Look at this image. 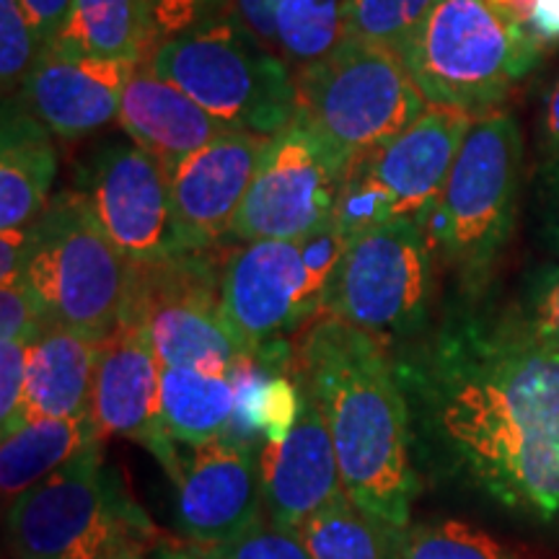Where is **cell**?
<instances>
[{"label": "cell", "mask_w": 559, "mask_h": 559, "mask_svg": "<svg viewBox=\"0 0 559 559\" xmlns=\"http://www.w3.org/2000/svg\"><path fill=\"white\" fill-rule=\"evenodd\" d=\"M45 324L47 313L24 277L0 285V340L32 342Z\"/></svg>", "instance_id": "obj_33"}, {"label": "cell", "mask_w": 559, "mask_h": 559, "mask_svg": "<svg viewBox=\"0 0 559 559\" xmlns=\"http://www.w3.org/2000/svg\"><path fill=\"white\" fill-rule=\"evenodd\" d=\"M160 362L138 324L120 321L99 342L91 417L102 438L120 436L151 451L160 469L177 479L185 453L166 432L160 415Z\"/></svg>", "instance_id": "obj_17"}, {"label": "cell", "mask_w": 559, "mask_h": 559, "mask_svg": "<svg viewBox=\"0 0 559 559\" xmlns=\"http://www.w3.org/2000/svg\"><path fill=\"white\" fill-rule=\"evenodd\" d=\"M296 534L313 559H400L402 531L370 519L349 495L311 515Z\"/></svg>", "instance_id": "obj_26"}, {"label": "cell", "mask_w": 559, "mask_h": 559, "mask_svg": "<svg viewBox=\"0 0 559 559\" xmlns=\"http://www.w3.org/2000/svg\"><path fill=\"white\" fill-rule=\"evenodd\" d=\"M544 230H547L551 249L559 254V158L551 164L544 192Z\"/></svg>", "instance_id": "obj_40"}, {"label": "cell", "mask_w": 559, "mask_h": 559, "mask_svg": "<svg viewBox=\"0 0 559 559\" xmlns=\"http://www.w3.org/2000/svg\"><path fill=\"white\" fill-rule=\"evenodd\" d=\"M148 549H151L148 544H140V547H132V549H128V551H122V555L117 557V559H151V557H148V555H151Z\"/></svg>", "instance_id": "obj_44"}, {"label": "cell", "mask_w": 559, "mask_h": 559, "mask_svg": "<svg viewBox=\"0 0 559 559\" xmlns=\"http://www.w3.org/2000/svg\"><path fill=\"white\" fill-rule=\"evenodd\" d=\"M21 5H24L26 16H29L32 26L37 29L41 47H47L66 29L73 0H21Z\"/></svg>", "instance_id": "obj_37"}, {"label": "cell", "mask_w": 559, "mask_h": 559, "mask_svg": "<svg viewBox=\"0 0 559 559\" xmlns=\"http://www.w3.org/2000/svg\"><path fill=\"white\" fill-rule=\"evenodd\" d=\"M9 536L16 559H117L140 544L153 547L158 528L99 438L11 502Z\"/></svg>", "instance_id": "obj_4"}, {"label": "cell", "mask_w": 559, "mask_h": 559, "mask_svg": "<svg viewBox=\"0 0 559 559\" xmlns=\"http://www.w3.org/2000/svg\"><path fill=\"white\" fill-rule=\"evenodd\" d=\"M96 358H99V342L47 319L37 337L29 342L24 402L11 430L37 417L88 415Z\"/></svg>", "instance_id": "obj_21"}, {"label": "cell", "mask_w": 559, "mask_h": 559, "mask_svg": "<svg viewBox=\"0 0 559 559\" xmlns=\"http://www.w3.org/2000/svg\"><path fill=\"white\" fill-rule=\"evenodd\" d=\"M342 177L300 124L270 138L230 241H298L334 223Z\"/></svg>", "instance_id": "obj_13"}, {"label": "cell", "mask_w": 559, "mask_h": 559, "mask_svg": "<svg viewBox=\"0 0 559 559\" xmlns=\"http://www.w3.org/2000/svg\"><path fill=\"white\" fill-rule=\"evenodd\" d=\"M400 559H515L506 544L464 521L412 523L400 536Z\"/></svg>", "instance_id": "obj_28"}, {"label": "cell", "mask_w": 559, "mask_h": 559, "mask_svg": "<svg viewBox=\"0 0 559 559\" xmlns=\"http://www.w3.org/2000/svg\"><path fill=\"white\" fill-rule=\"evenodd\" d=\"M81 192L102 228L130 262L174 254L169 169L135 143H115L86 166Z\"/></svg>", "instance_id": "obj_14"}, {"label": "cell", "mask_w": 559, "mask_h": 559, "mask_svg": "<svg viewBox=\"0 0 559 559\" xmlns=\"http://www.w3.org/2000/svg\"><path fill=\"white\" fill-rule=\"evenodd\" d=\"M487 3L500 13L508 24L519 26L521 32H526L531 37V21H534L536 0H487Z\"/></svg>", "instance_id": "obj_41"}, {"label": "cell", "mask_w": 559, "mask_h": 559, "mask_svg": "<svg viewBox=\"0 0 559 559\" xmlns=\"http://www.w3.org/2000/svg\"><path fill=\"white\" fill-rule=\"evenodd\" d=\"M47 319L102 342L120 326L130 260L115 247L81 190L55 194L26 228L24 275Z\"/></svg>", "instance_id": "obj_6"}, {"label": "cell", "mask_w": 559, "mask_h": 559, "mask_svg": "<svg viewBox=\"0 0 559 559\" xmlns=\"http://www.w3.org/2000/svg\"><path fill=\"white\" fill-rule=\"evenodd\" d=\"M138 68L55 39L39 52L21 96L26 111L55 135L83 138L120 117L124 86Z\"/></svg>", "instance_id": "obj_18"}, {"label": "cell", "mask_w": 559, "mask_h": 559, "mask_svg": "<svg viewBox=\"0 0 559 559\" xmlns=\"http://www.w3.org/2000/svg\"><path fill=\"white\" fill-rule=\"evenodd\" d=\"M515 324L539 345L559 349V267H544L528 280Z\"/></svg>", "instance_id": "obj_32"}, {"label": "cell", "mask_w": 559, "mask_h": 559, "mask_svg": "<svg viewBox=\"0 0 559 559\" xmlns=\"http://www.w3.org/2000/svg\"><path fill=\"white\" fill-rule=\"evenodd\" d=\"M474 117L472 111L430 104L386 145L353 160L342 174L334 226L347 239L394 218L430 226Z\"/></svg>", "instance_id": "obj_12"}, {"label": "cell", "mask_w": 559, "mask_h": 559, "mask_svg": "<svg viewBox=\"0 0 559 559\" xmlns=\"http://www.w3.org/2000/svg\"><path fill=\"white\" fill-rule=\"evenodd\" d=\"M347 241L332 223L309 239L249 241L223 257V313L249 355L304 332L321 317L326 285Z\"/></svg>", "instance_id": "obj_10"}, {"label": "cell", "mask_w": 559, "mask_h": 559, "mask_svg": "<svg viewBox=\"0 0 559 559\" xmlns=\"http://www.w3.org/2000/svg\"><path fill=\"white\" fill-rule=\"evenodd\" d=\"M223 260L215 249L174 251L151 262H130L122 319L148 337L160 368L187 366L234 373L254 358L230 332L221 300Z\"/></svg>", "instance_id": "obj_11"}, {"label": "cell", "mask_w": 559, "mask_h": 559, "mask_svg": "<svg viewBox=\"0 0 559 559\" xmlns=\"http://www.w3.org/2000/svg\"><path fill=\"white\" fill-rule=\"evenodd\" d=\"M293 376L324 415L349 500L383 526L409 528L423 481L394 349L321 313L300 334Z\"/></svg>", "instance_id": "obj_2"}, {"label": "cell", "mask_w": 559, "mask_h": 559, "mask_svg": "<svg viewBox=\"0 0 559 559\" xmlns=\"http://www.w3.org/2000/svg\"><path fill=\"white\" fill-rule=\"evenodd\" d=\"M394 358L412 430L500 506L559 513V349L515 321H464Z\"/></svg>", "instance_id": "obj_1"}, {"label": "cell", "mask_w": 559, "mask_h": 559, "mask_svg": "<svg viewBox=\"0 0 559 559\" xmlns=\"http://www.w3.org/2000/svg\"><path fill=\"white\" fill-rule=\"evenodd\" d=\"M262 449L221 438L190 449L174 479V521L187 547L230 542L264 515Z\"/></svg>", "instance_id": "obj_15"}, {"label": "cell", "mask_w": 559, "mask_h": 559, "mask_svg": "<svg viewBox=\"0 0 559 559\" xmlns=\"http://www.w3.org/2000/svg\"><path fill=\"white\" fill-rule=\"evenodd\" d=\"M544 47L487 0H432L404 62L430 104L492 111L534 70Z\"/></svg>", "instance_id": "obj_8"}, {"label": "cell", "mask_w": 559, "mask_h": 559, "mask_svg": "<svg viewBox=\"0 0 559 559\" xmlns=\"http://www.w3.org/2000/svg\"><path fill=\"white\" fill-rule=\"evenodd\" d=\"M347 5L349 0H280L277 47L296 73L347 37Z\"/></svg>", "instance_id": "obj_27"}, {"label": "cell", "mask_w": 559, "mask_h": 559, "mask_svg": "<svg viewBox=\"0 0 559 559\" xmlns=\"http://www.w3.org/2000/svg\"><path fill=\"white\" fill-rule=\"evenodd\" d=\"M436 241L412 218L376 223L353 236L324 293L321 313L396 349L423 332L430 313Z\"/></svg>", "instance_id": "obj_9"}, {"label": "cell", "mask_w": 559, "mask_h": 559, "mask_svg": "<svg viewBox=\"0 0 559 559\" xmlns=\"http://www.w3.org/2000/svg\"><path fill=\"white\" fill-rule=\"evenodd\" d=\"M521 164L523 138L515 117L502 109L474 117L430 218L438 254L469 296L485 288L510 239Z\"/></svg>", "instance_id": "obj_7"}, {"label": "cell", "mask_w": 559, "mask_h": 559, "mask_svg": "<svg viewBox=\"0 0 559 559\" xmlns=\"http://www.w3.org/2000/svg\"><path fill=\"white\" fill-rule=\"evenodd\" d=\"M277 3L280 0H234V16L254 34L262 45L280 52L277 47Z\"/></svg>", "instance_id": "obj_36"}, {"label": "cell", "mask_w": 559, "mask_h": 559, "mask_svg": "<svg viewBox=\"0 0 559 559\" xmlns=\"http://www.w3.org/2000/svg\"><path fill=\"white\" fill-rule=\"evenodd\" d=\"M52 132L26 109L5 111L0 145V230H24L50 202L58 151Z\"/></svg>", "instance_id": "obj_22"}, {"label": "cell", "mask_w": 559, "mask_h": 559, "mask_svg": "<svg viewBox=\"0 0 559 559\" xmlns=\"http://www.w3.org/2000/svg\"><path fill=\"white\" fill-rule=\"evenodd\" d=\"M58 39L96 58L140 66L153 47L151 0H73Z\"/></svg>", "instance_id": "obj_25"}, {"label": "cell", "mask_w": 559, "mask_h": 559, "mask_svg": "<svg viewBox=\"0 0 559 559\" xmlns=\"http://www.w3.org/2000/svg\"><path fill=\"white\" fill-rule=\"evenodd\" d=\"M270 138L228 130L169 169L179 251L221 247L260 169Z\"/></svg>", "instance_id": "obj_16"}, {"label": "cell", "mask_w": 559, "mask_h": 559, "mask_svg": "<svg viewBox=\"0 0 559 559\" xmlns=\"http://www.w3.org/2000/svg\"><path fill=\"white\" fill-rule=\"evenodd\" d=\"M156 559H200L190 547H156Z\"/></svg>", "instance_id": "obj_43"}, {"label": "cell", "mask_w": 559, "mask_h": 559, "mask_svg": "<svg viewBox=\"0 0 559 559\" xmlns=\"http://www.w3.org/2000/svg\"><path fill=\"white\" fill-rule=\"evenodd\" d=\"M531 37L542 47L559 41V0H536L534 21H531Z\"/></svg>", "instance_id": "obj_39"}, {"label": "cell", "mask_w": 559, "mask_h": 559, "mask_svg": "<svg viewBox=\"0 0 559 559\" xmlns=\"http://www.w3.org/2000/svg\"><path fill=\"white\" fill-rule=\"evenodd\" d=\"M234 0H151V24H153V47L160 41L177 37V34L192 29L202 21L218 19L223 5Z\"/></svg>", "instance_id": "obj_34"}, {"label": "cell", "mask_w": 559, "mask_h": 559, "mask_svg": "<svg viewBox=\"0 0 559 559\" xmlns=\"http://www.w3.org/2000/svg\"><path fill=\"white\" fill-rule=\"evenodd\" d=\"M300 394L296 428L280 443H264L260 453L264 519L288 531L347 495L324 415L304 386Z\"/></svg>", "instance_id": "obj_19"}, {"label": "cell", "mask_w": 559, "mask_h": 559, "mask_svg": "<svg viewBox=\"0 0 559 559\" xmlns=\"http://www.w3.org/2000/svg\"><path fill=\"white\" fill-rule=\"evenodd\" d=\"M117 120L132 143L156 156L166 169L228 132L190 94L148 66L130 75Z\"/></svg>", "instance_id": "obj_20"}, {"label": "cell", "mask_w": 559, "mask_h": 559, "mask_svg": "<svg viewBox=\"0 0 559 559\" xmlns=\"http://www.w3.org/2000/svg\"><path fill=\"white\" fill-rule=\"evenodd\" d=\"M99 438L102 432L91 412L83 417L26 419L16 430L3 432V445H0L3 498L13 502Z\"/></svg>", "instance_id": "obj_24"}, {"label": "cell", "mask_w": 559, "mask_h": 559, "mask_svg": "<svg viewBox=\"0 0 559 559\" xmlns=\"http://www.w3.org/2000/svg\"><path fill=\"white\" fill-rule=\"evenodd\" d=\"M430 5L432 0H349L347 34L404 55Z\"/></svg>", "instance_id": "obj_29"}, {"label": "cell", "mask_w": 559, "mask_h": 559, "mask_svg": "<svg viewBox=\"0 0 559 559\" xmlns=\"http://www.w3.org/2000/svg\"><path fill=\"white\" fill-rule=\"evenodd\" d=\"M45 50L21 0H0V81L3 91H21L39 52Z\"/></svg>", "instance_id": "obj_30"}, {"label": "cell", "mask_w": 559, "mask_h": 559, "mask_svg": "<svg viewBox=\"0 0 559 559\" xmlns=\"http://www.w3.org/2000/svg\"><path fill=\"white\" fill-rule=\"evenodd\" d=\"M160 415L181 449H200L228 436L236 415L234 373L174 366L160 370Z\"/></svg>", "instance_id": "obj_23"}, {"label": "cell", "mask_w": 559, "mask_h": 559, "mask_svg": "<svg viewBox=\"0 0 559 559\" xmlns=\"http://www.w3.org/2000/svg\"><path fill=\"white\" fill-rule=\"evenodd\" d=\"M145 66L228 130L275 138L296 122V70L236 16L202 21L160 41Z\"/></svg>", "instance_id": "obj_5"}, {"label": "cell", "mask_w": 559, "mask_h": 559, "mask_svg": "<svg viewBox=\"0 0 559 559\" xmlns=\"http://www.w3.org/2000/svg\"><path fill=\"white\" fill-rule=\"evenodd\" d=\"M190 549L200 559H313L296 531L280 528L264 515L230 542Z\"/></svg>", "instance_id": "obj_31"}, {"label": "cell", "mask_w": 559, "mask_h": 559, "mask_svg": "<svg viewBox=\"0 0 559 559\" xmlns=\"http://www.w3.org/2000/svg\"><path fill=\"white\" fill-rule=\"evenodd\" d=\"M542 138L551 153H559V81L547 94V99H544Z\"/></svg>", "instance_id": "obj_42"}, {"label": "cell", "mask_w": 559, "mask_h": 559, "mask_svg": "<svg viewBox=\"0 0 559 559\" xmlns=\"http://www.w3.org/2000/svg\"><path fill=\"white\" fill-rule=\"evenodd\" d=\"M26 228L0 230V285H11L24 275Z\"/></svg>", "instance_id": "obj_38"}, {"label": "cell", "mask_w": 559, "mask_h": 559, "mask_svg": "<svg viewBox=\"0 0 559 559\" xmlns=\"http://www.w3.org/2000/svg\"><path fill=\"white\" fill-rule=\"evenodd\" d=\"M296 86V124L309 132L340 177L430 107L402 55L353 34L326 58L300 68Z\"/></svg>", "instance_id": "obj_3"}, {"label": "cell", "mask_w": 559, "mask_h": 559, "mask_svg": "<svg viewBox=\"0 0 559 559\" xmlns=\"http://www.w3.org/2000/svg\"><path fill=\"white\" fill-rule=\"evenodd\" d=\"M26 353L29 342L0 340V425L9 432L16 425L26 389Z\"/></svg>", "instance_id": "obj_35"}]
</instances>
